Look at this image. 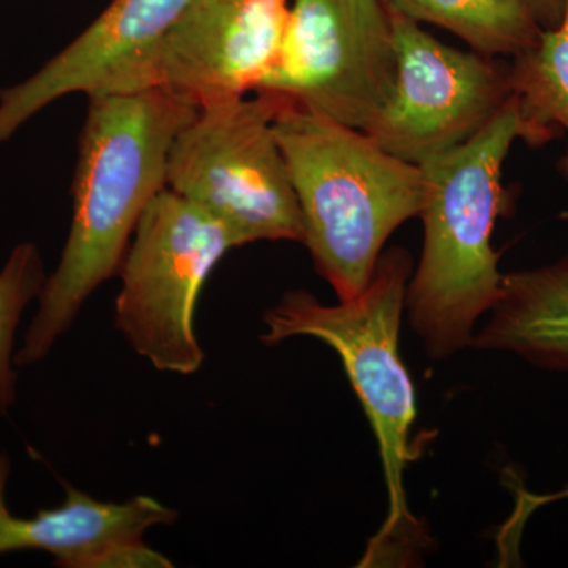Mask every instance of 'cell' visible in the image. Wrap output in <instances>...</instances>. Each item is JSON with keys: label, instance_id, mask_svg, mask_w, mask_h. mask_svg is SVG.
Wrapping results in <instances>:
<instances>
[{"label": "cell", "instance_id": "6da1fadb", "mask_svg": "<svg viewBox=\"0 0 568 568\" xmlns=\"http://www.w3.org/2000/svg\"><path fill=\"white\" fill-rule=\"evenodd\" d=\"M73 175V216L58 267L14 364H39L97 287L119 268L142 213L166 189L168 160L197 108L163 88L88 95Z\"/></svg>", "mask_w": 568, "mask_h": 568}, {"label": "cell", "instance_id": "7a4b0ae2", "mask_svg": "<svg viewBox=\"0 0 568 568\" xmlns=\"http://www.w3.org/2000/svg\"><path fill=\"white\" fill-rule=\"evenodd\" d=\"M517 140L538 148L510 95L470 140L418 164L424 171V252L407 284L409 323L435 361L470 346L478 317L503 290L491 239L504 211L503 168Z\"/></svg>", "mask_w": 568, "mask_h": 568}, {"label": "cell", "instance_id": "3957f363", "mask_svg": "<svg viewBox=\"0 0 568 568\" xmlns=\"http://www.w3.org/2000/svg\"><path fill=\"white\" fill-rule=\"evenodd\" d=\"M271 99L276 141L304 222V244L316 271L346 301L372 280L388 237L420 215L424 171L384 151L362 130Z\"/></svg>", "mask_w": 568, "mask_h": 568}, {"label": "cell", "instance_id": "277c9868", "mask_svg": "<svg viewBox=\"0 0 568 568\" xmlns=\"http://www.w3.org/2000/svg\"><path fill=\"white\" fill-rule=\"evenodd\" d=\"M410 275L409 252L402 246L388 248L381 253L364 291L338 305H324L304 290L284 294L265 313L261 336L268 346L293 336H313L342 357L355 395L375 429L390 504L386 525L369 545L368 562L403 558L402 548L420 544V529L407 508L403 488V474L417 457L409 446L417 416L416 392L398 353Z\"/></svg>", "mask_w": 568, "mask_h": 568}, {"label": "cell", "instance_id": "5b68a950", "mask_svg": "<svg viewBox=\"0 0 568 568\" xmlns=\"http://www.w3.org/2000/svg\"><path fill=\"white\" fill-rule=\"evenodd\" d=\"M275 102L264 93L200 108L179 132L166 189L209 213L244 246L304 244V222L274 132Z\"/></svg>", "mask_w": 568, "mask_h": 568}, {"label": "cell", "instance_id": "8992f818", "mask_svg": "<svg viewBox=\"0 0 568 568\" xmlns=\"http://www.w3.org/2000/svg\"><path fill=\"white\" fill-rule=\"evenodd\" d=\"M233 248V234L219 220L170 189L142 213L119 268L114 323L159 372H200L204 353L194 310L205 280Z\"/></svg>", "mask_w": 568, "mask_h": 568}, {"label": "cell", "instance_id": "52a82bcc", "mask_svg": "<svg viewBox=\"0 0 568 568\" xmlns=\"http://www.w3.org/2000/svg\"><path fill=\"white\" fill-rule=\"evenodd\" d=\"M395 80L384 0H293L278 54L254 93L364 132L386 106Z\"/></svg>", "mask_w": 568, "mask_h": 568}, {"label": "cell", "instance_id": "ba28073f", "mask_svg": "<svg viewBox=\"0 0 568 568\" xmlns=\"http://www.w3.org/2000/svg\"><path fill=\"white\" fill-rule=\"evenodd\" d=\"M386 6L395 88L364 132L392 155L422 164L465 144L503 110L511 95L510 62L447 47Z\"/></svg>", "mask_w": 568, "mask_h": 568}, {"label": "cell", "instance_id": "9c48e42d", "mask_svg": "<svg viewBox=\"0 0 568 568\" xmlns=\"http://www.w3.org/2000/svg\"><path fill=\"white\" fill-rule=\"evenodd\" d=\"M290 13L291 0H194L148 54L100 92L163 88L197 110L244 97L271 70Z\"/></svg>", "mask_w": 568, "mask_h": 568}, {"label": "cell", "instance_id": "30bf717a", "mask_svg": "<svg viewBox=\"0 0 568 568\" xmlns=\"http://www.w3.org/2000/svg\"><path fill=\"white\" fill-rule=\"evenodd\" d=\"M194 0H112L103 13L36 74L0 89V142L71 93L103 91L140 61Z\"/></svg>", "mask_w": 568, "mask_h": 568}, {"label": "cell", "instance_id": "8fae6325", "mask_svg": "<svg viewBox=\"0 0 568 568\" xmlns=\"http://www.w3.org/2000/svg\"><path fill=\"white\" fill-rule=\"evenodd\" d=\"M11 462L0 454V556L18 551H43L63 568H108L126 545L141 541L145 530L173 525L174 508L151 496L126 503H103L65 485L63 506L21 518L7 506L6 489Z\"/></svg>", "mask_w": 568, "mask_h": 568}, {"label": "cell", "instance_id": "7c38bea8", "mask_svg": "<svg viewBox=\"0 0 568 568\" xmlns=\"http://www.w3.org/2000/svg\"><path fill=\"white\" fill-rule=\"evenodd\" d=\"M470 346L507 351L568 375V256L504 274L491 320Z\"/></svg>", "mask_w": 568, "mask_h": 568}, {"label": "cell", "instance_id": "4fadbf2b", "mask_svg": "<svg viewBox=\"0 0 568 568\" xmlns=\"http://www.w3.org/2000/svg\"><path fill=\"white\" fill-rule=\"evenodd\" d=\"M510 92L538 148L555 140L556 130L568 134V2L556 28L511 58ZM558 168L568 181V144Z\"/></svg>", "mask_w": 568, "mask_h": 568}, {"label": "cell", "instance_id": "5bb4252c", "mask_svg": "<svg viewBox=\"0 0 568 568\" xmlns=\"http://www.w3.org/2000/svg\"><path fill=\"white\" fill-rule=\"evenodd\" d=\"M407 18L435 24L491 58H514L532 47L541 29L523 0H386Z\"/></svg>", "mask_w": 568, "mask_h": 568}, {"label": "cell", "instance_id": "9a60e30c", "mask_svg": "<svg viewBox=\"0 0 568 568\" xmlns=\"http://www.w3.org/2000/svg\"><path fill=\"white\" fill-rule=\"evenodd\" d=\"M47 282L39 246L24 242L11 250L0 271V417L9 413L17 396L14 334L22 313L39 298Z\"/></svg>", "mask_w": 568, "mask_h": 568}, {"label": "cell", "instance_id": "2e32d148", "mask_svg": "<svg viewBox=\"0 0 568 568\" xmlns=\"http://www.w3.org/2000/svg\"><path fill=\"white\" fill-rule=\"evenodd\" d=\"M568 0H523L541 31L556 28L562 20Z\"/></svg>", "mask_w": 568, "mask_h": 568}, {"label": "cell", "instance_id": "e0dca14e", "mask_svg": "<svg viewBox=\"0 0 568 568\" xmlns=\"http://www.w3.org/2000/svg\"><path fill=\"white\" fill-rule=\"evenodd\" d=\"M568 497V487L564 489V491L556 493V495H549V496H525L523 499H526V503L529 504V506H541V504H547L549 500H559V499H566Z\"/></svg>", "mask_w": 568, "mask_h": 568}]
</instances>
